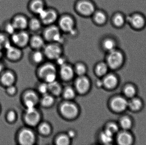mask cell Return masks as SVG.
<instances>
[{"instance_id": "46", "label": "cell", "mask_w": 146, "mask_h": 145, "mask_svg": "<svg viewBox=\"0 0 146 145\" xmlns=\"http://www.w3.org/2000/svg\"><path fill=\"white\" fill-rule=\"evenodd\" d=\"M44 79H45L47 82L48 83L55 81H56V73H53V74H51L47 76Z\"/></svg>"}, {"instance_id": "36", "label": "cell", "mask_w": 146, "mask_h": 145, "mask_svg": "<svg viewBox=\"0 0 146 145\" xmlns=\"http://www.w3.org/2000/svg\"><path fill=\"white\" fill-rule=\"evenodd\" d=\"M53 102H54V99L52 96L47 93L44 94L42 101V104L44 106H49L52 104Z\"/></svg>"}, {"instance_id": "21", "label": "cell", "mask_w": 146, "mask_h": 145, "mask_svg": "<svg viewBox=\"0 0 146 145\" xmlns=\"http://www.w3.org/2000/svg\"><path fill=\"white\" fill-rule=\"evenodd\" d=\"M111 21L114 27L117 28H122L127 22L126 17L121 12H117L112 15Z\"/></svg>"}, {"instance_id": "45", "label": "cell", "mask_w": 146, "mask_h": 145, "mask_svg": "<svg viewBox=\"0 0 146 145\" xmlns=\"http://www.w3.org/2000/svg\"><path fill=\"white\" fill-rule=\"evenodd\" d=\"M39 90L40 93L43 94H47V92L49 90L48 85L45 83H43L40 85L39 87Z\"/></svg>"}, {"instance_id": "19", "label": "cell", "mask_w": 146, "mask_h": 145, "mask_svg": "<svg viewBox=\"0 0 146 145\" xmlns=\"http://www.w3.org/2000/svg\"><path fill=\"white\" fill-rule=\"evenodd\" d=\"M61 109L63 115L69 118L75 116L78 112L76 106L70 103H64L62 106Z\"/></svg>"}, {"instance_id": "47", "label": "cell", "mask_w": 146, "mask_h": 145, "mask_svg": "<svg viewBox=\"0 0 146 145\" xmlns=\"http://www.w3.org/2000/svg\"><path fill=\"white\" fill-rule=\"evenodd\" d=\"M56 59L57 60V63H58V64L61 66L65 64L66 61H65V59L63 58H61L60 56L58 58Z\"/></svg>"}, {"instance_id": "13", "label": "cell", "mask_w": 146, "mask_h": 145, "mask_svg": "<svg viewBox=\"0 0 146 145\" xmlns=\"http://www.w3.org/2000/svg\"><path fill=\"white\" fill-rule=\"evenodd\" d=\"M91 18L93 22L98 26H104L108 22V15L106 12L102 9H97Z\"/></svg>"}, {"instance_id": "51", "label": "cell", "mask_w": 146, "mask_h": 145, "mask_svg": "<svg viewBox=\"0 0 146 145\" xmlns=\"http://www.w3.org/2000/svg\"><path fill=\"white\" fill-rule=\"evenodd\" d=\"M2 50L1 49H0V58H1L2 56L3 53H2Z\"/></svg>"}, {"instance_id": "53", "label": "cell", "mask_w": 146, "mask_h": 145, "mask_svg": "<svg viewBox=\"0 0 146 145\" xmlns=\"http://www.w3.org/2000/svg\"><path fill=\"white\" fill-rule=\"evenodd\" d=\"M0 31H1V30H0Z\"/></svg>"}, {"instance_id": "8", "label": "cell", "mask_w": 146, "mask_h": 145, "mask_svg": "<svg viewBox=\"0 0 146 145\" xmlns=\"http://www.w3.org/2000/svg\"><path fill=\"white\" fill-rule=\"evenodd\" d=\"M109 53L107 62L109 66L112 69H116L120 66L123 60L122 53L116 49Z\"/></svg>"}, {"instance_id": "1", "label": "cell", "mask_w": 146, "mask_h": 145, "mask_svg": "<svg viewBox=\"0 0 146 145\" xmlns=\"http://www.w3.org/2000/svg\"><path fill=\"white\" fill-rule=\"evenodd\" d=\"M56 24L63 34L75 36L78 33L75 19L70 14L60 15Z\"/></svg>"}, {"instance_id": "37", "label": "cell", "mask_w": 146, "mask_h": 145, "mask_svg": "<svg viewBox=\"0 0 146 145\" xmlns=\"http://www.w3.org/2000/svg\"><path fill=\"white\" fill-rule=\"evenodd\" d=\"M107 70V66L105 63L100 64L96 68V72L98 75H102L106 73Z\"/></svg>"}, {"instance_id": "34", "label": "cell", "mask_w": 146, "mask_h": 145, "mask_svg": "<svg viewBox=\"0 0 146 145\" xmlns=\"http://www.w3.org/2000/svg\"><path fill=\"white\" fill-rule=\"evenodd\" d=\"M121 127L124 129H129L132 126V121L129 117H123L120 121Z\"/></svg>"}, {"instance_id": "18", "label": "cell", "mask_w": 146, "mask_h": 145, "mask_svg": "<svg viewBox=\"0 0 146 145\" xmlns=\"http://www.w3.org/2000/svg\"><path fill=\"white\" fill-rule=\"evenodd\" d=\"M44 27L42 23L38 16L29 18L28 29L34 33H37L42 29Z\"/></svg>"}, {"instance_id": "48", "label": "cell", "mask_w": 146, "mask_h": 145, "mask_svg": "<svg viewBox=\"0 0 146 145\" xmlns=\"http://www.w3.org/2000/svg\"><path fill=\"white\" fill-rule=\"evenodd\" d=\"M4 71V66L3 64L0 62V74Z\"/></svg>"}, {"instance_id": "29", "label": "cell", "mask_w": 146, "mask_h": 145, "mask_svg": "<svg viewBox=\"0 0 146 145\" xmlns=\"http://www.w3.org/2000/svg\"><path fill=\"white\" fill-rule=\"evenodd\" d=\"M3 29V32L10 36L17 31L13 25V23L11 22V20H8L4 23Z\"/></svg>"}, {"instance_id": "30", "label": "cell", "mask_w": 146, "mask_h": 145, "mask_svg": "<svg viewBox=\"0 0 146 145\" xmlns=\"http://www.w3.org/2000/svg\"><path fill=\"white\" fill-rule=\"evenodd\" d=\"M129 108L134 111L139 110L142 106V103L140 100L137 98H133L128 102V105Z\"/></svg>"}, {"instance_id": "4", "label": "cell", "mask_w": 146, "mask_h": 145, "mask_svg": "<svg viewBox=\"0 0 146 145\" xmlns=\"http://www.w3.org/2000/svg\"><path fill=\"white\" fill-rule=\"evenodd\" d=\"M37 16L44 26H46L55 24L57 23L60 14L56 9L47 7Z\"/></svg>"}, {"instance_id": "14", "label": "cell", "mask_w": 146, "mask_h": 145, "mask_svg": "<svg viewBox=\"0 0 146 145\" xmlns=\"http://www.w3.org/2000/svg\"><path fill=\"white\" fill-rule=\"evenodd\" d=\"M39 115L34 108H27L25 115V120L28 125L34 126L39 121Z\"/></svg>"}, {"instance_id": "50", "label": "cell", "mask_w": 146, "mask_h": 145, "mask_svg": "<svg viewBox=\"0 0 146 145\" xmlns=\"http://www.w3.org/2000/svg\"><path fill=\"white\" fill-rule=\"evenodd\" d=\"M102 82H101L100 81H99L98 82V85L99 86H100H100H102Z\"/></svg>"}, {"instance_id": "43", "label": "cell", "mask_w": 146, "mask_h": 145, "mask_svg": "<svg viewBox=\"0 0 146 145\" xmlns=\"http://www.w3.org/2000/svg\"><path fill=\"white\" fill-rule=\"evenodd\" d=\"M106 130L114 135L118 131V127L115 124L110 123L108 125Z\"/></svg>"}, {"instance_id": "52", "label": "cell", "mask_w": 146, "mask_h": 145, "mask_svg": "<svg viewBox=\"0 0 146 145\" xmlns=\"http://www.w3.org/2000/svg\"><path fill=\"white\" fill-rule=\"evenodd\" d=\"M0 112H1V108H0Z\"/></svg>"}, {"instance_id": "41", "label": "cell", "mask_w": 146, "mask_h": 145, "mask_svg": "<svg viewBox=\"0 0 146 145\" xmlns=\"http://www.w3.org/2000/svg\"><path fill=\"white\" fill-rule=\"evenodd\" d=\"M64 95L66 98L69 99L72 98L75 95L74 92L72 89L68 87L65 90Z\"/></svg>"}, {"instance_id": "25", "label": "cell", "mask_w": 146, "mask_h": 145, "mask_svg": "<svg viewBox=\"0 0 146 145\" xmlns=\"http://www.w3.org/2000/svg\"><path fill=\"white\" fill-rule=\"evenodd\" d=\"M11 44L10 36L3 31H0V49L5 50Z\"/></svg>"}, {"instance_id": "3", "label": "cell", "mask_w": 146, "mask_h": 145, "mask_svg": "<svg viewBox=\"0 0 146 145\" xmlns=\"http://www.w3.org/2000/svg\"><path fill=\"white\" fill-rule=\"evenodd\" d=\"M74 9L80 16L91 18L97 8L92 0H77L75 3Z\"/></svg>"}, {"instance_id": "35", "label": "cell", "mask_w": 146, "mask_h": 145, "mask_svg": "<svg viewBox=\"0 0 146 145\" xmlns=\"http://www.w3.org/2000/svg\"><path fill=\"white\" fill-rule=\"evenodd\" d=\"M124 94L128 98H133L135 94V89L133 86L129 85L124 89Z\"/></svg>"}, {"instance_id": "23", "label": "cell", "mask_w": 146, "mask_h": 145, "mask_svg": "<svg viewBox=\"0 0 146 145\" xmlns=\"http://www.w3.org/2000/svg\"><path fill=\"white\" fill-rule=\"evenodd\" d=\"M76 84L77 90L80 93H85L89 88V81L85 77H79L76 81Z\"/></svg>"}, {"instance_id": "28", "label": "cell", "mask_w": 146, "mask_h": 145, "mask_svg": "<svg viewBox=\"0 0 146 145\" xmlns=\"http://www.w3.org/2000/svg\"><path fill=\"white\" fill-rule=\"evenodd\" d=\"M117 83V78L113 75H108L105 78L104 81V84L108 88L115 87Z\"/></svg>"}, {"instance_id": "5", "label": "cell", "mask_w": 146, "mask_h": 145, "mask_svg": "<svg viewBox=\"0 0 146 145\" xmlns=\"http://www.w3.org/2000/svg\"><path fill=\"white\" fill-rule=\"evenodd\" d=\"M31 35L27 30L16 31L10 36V40L13 45L22 49L29 45Z\"/></svg>"}, {"instance_id": "31", "label": "cell", "mask_w": 146, "mask_h": 145, "mask_svg": "<svg viewBox=\"0 0 146 145\" xmlns=\"http://www.w3.org/2000/svg\"><path fill=\"white\" fill-rule=\"evenodd\" d=\"M113 134L106 130L101 135V140L105 144H110L113 140Z\"/></svg>"}, {"instance_id": "16", "label": "cell", "mask_w": 146, "mask_h": 145, "mask_svg": "<svg viewBox=\"0 0 146 145\" xmlns=\"http://www.w3.org/2000/svg\"><path fill=\"white\" fill-rule=\"evenodd\" d=\"M15 81V74L11 71H3L0 74V82L3 86L6 87L14 85Z\"/></svg>"}, {"instance_id": "49", "label": "cell", "mask_w": 146, "mask_h": 145, "mask_svg": "<svg viewBox=\"0 0 146 145\" xmlns=\"http://www.w3.org/2000/svg\"><path fill=\"white\" fill-rule=\"evenodd\" d=\"M68 135L71 138H73L75 136V133L73 131H70L68 133Z\"/></svg>"}, {"instance_id": "42", "label": "cell", "mask_w": 146, "mask_h": 145, "mask_svg": "<svg viewBox=\"0 0 146 145\" xmlns=\"http://www.w3.org/2000/svg\"><path fill=\"white\" fill-rule=\"evenodd\" d=\"M40 132L44 135H47L50 132V127L48 124L46 123H43L42 124L40 127Z\"/></svg>"}, {"instance_id": "26", "label": "cell", "mask_w": 146, "mask_h": 145, "mask_svg": "<svg viewBox=\"0 0 146 145\" xmlns=\"http://www.w3.org/2000/svg\"><path fill=\"white\" fill-rule=\"evenodd\" d=\"M53 73H56V69L54 66L50 64H47L43 66L39 71V75L41 77L44 78Z\"/></svg>"}, {"instance_id": "10", "label": "cell", "mask_w": 146, "mask_h": 145, "mask_svg": "<svg viewBox=\"0 0 146 145\" xmlns=\"http://www.w3.org/2000/svg\"><path fill=\"white\" fill-rule=\"evenodd\" d=\"M18 140L21 145H32L35 140V136L31 130L25 129L21 130L19 133L18 135Z\"/></svg>"}, {"instance_id": "39", "label": "cell", "mask_w": 146, "mask_h": 145, "mask_svg": "<svg viewBox=\"0 0 146 145\" xmlns=\"http://www.w3.org/2000/svg\"><path fill=\"white\" fill-rule=\"evenodd\" d=\"M69 143L68 137L66 135H62L59 137L56 140V144L59 145H67Z\"/></svg>"}, {"instance_id": "7", "label": "cell", "mask_w": 146, "mask_h": 145, "mask_svg": "<svg viewBox=\"0 0 146 145\" xmlns=\"http://www.w3.org/2000/svg\"><path fill=\"white\" fill-rule=\"evenodd\" d=\"M61 45L56 43H48L43 48L44 53L49 58L56 59L61 54Z\"/></svg>"}, {"instance_id": "27", "label": "cell", "mask_w": 146, "mask_h": 145, "mask_svg": "<svg viewBox=\"0 0 146 145\" xmlns=\"http://www.w3.org/2000/svg\"><path fill=\"white\" fill-rule=\"evenodd\" d=\"M61 75L64 79L68 80L72 78L73 75V71L69 66L65 64L61 66L60 70Z\"/></svg>"}, {"instance_id": "12", "label": "cell", "mask_w": 146, "mask_h": 145, "mask_svg": "<svg viewBox=\"0 0 146 145\" xmlns=\"http://www.w3.org/2000/svg\"><path fill=\"white\" fill-rule=\"evenodd\" d=\"M4 51L7 58L13 62L20 60L22 56L21 49L13 44L8 47Z\"/></svg>"}, {"instance_id": "15", "label": "cell", "mask_w": 146, "mask_h": 145, "mask_svg": "<svg viewBox=\"0 0 146 145\" xmlns=\"http://www.w3.org/2000/svg\"><path fill=\"white\" fill-rule=\"evenodd\" d=\"M46 41L42 34L34 33L31 35L29 45L35 50H40L43 49L46 44Z\"/></svg>"}, {"instance_id": "33", "label": "cell", "mask_w": 146, "mask_h": 145, "mask_svg": "<svg viewBox=\"0 0 146 145\" xmlns=\"http://www.w3.org/2000/svg\"><path fill=\"white\" fill-rule=\"evenodd\" d=\"M6 120L9 123H13L17 119V115L14 110H10L7 112L6 117Z\"/></svg>"}, {"instance_id": "11", "label": "cell", "mask_w": 146, "mask_h": 145, "mask_svg": "<svg viewBox=\"0 0 146 145\" xmlns=\"http://www.w3.org/2000/svg\"><path fill=\"white\" fill-rule=\"evenodd\" d=\"M46 5L44 0H30L27 8L30 12L38 16L47 7Z\"/></svg>"}, {"instance_id": "38", "label": "cell", "mask_w": 146, "mask_h": 145, "mask_svg": "<svg viewBox=\"0 0 146 145\" xmlns=\"http://www.w3.org/2000/svg\"><path fill=\"white\" fill-rule=\"evenodd\" d=\"M33 58L35 62L39 63L42 61L43 58V53L40 50H36L33 54Z\"/></svg>"}, {"instance_id": "24", "label": "cell", "mask_w": 146, "mask_h": 145, "mask_svg": "<svg viewBox=\"0 0 146 145\" xmlns=\"http://www.w3.org/2000/svg\"><path fill=\"white\" fill-rule=\"evenodd\" d=\"M117 142L121 145H129L132 143V136L127 132H122L117 136Z\"/></svg>"}, {"instance_id": "20", "label": "cell", "mask_w": 146, "mask_h": 145, "mask_svg": "<svg viewBox=\"0 0 146 145\" xmlns=\"http://www.w3.org/2000/svg\"><path fill=\"white\" fill-rule=\"evenodd\" d=\"M23 99L27 108H34L37 102L38 97L34 92L29 91L24 94Z\"/></svg>"}, {"instance_id": "22", "label": "cell", "mask_w": 146, "mask_h": 145, "mask_svg": "<svg viewBox=\"0 0 146 145\" xmlns=\"http://www.w3.org/2000/svg\"><path fill=\"white\" fill-rule=\"evenodd\" d=\"M101 45L104 50L110 52L116 49L117 43L113 37L107 36L102 39Z\"/></svg>"}, {"instance_id": "32", "label": "cell", "mask_w": 146, "mask_h": 145, "mask_svg": "<svg viewBox=\"0 0 146 145\" xmlns=\"http://www.w3.org/2000/svg\"><path fill=\"white\" fill-rule=\"evenodd\" d=\"M49 90H50L53 94H59L61 91L60 86V84L57 82L55 81L48 83Z\"/></svg>"}, {"instance_id": "40", "label": "cell", "mask_w": 146, "mask_h": 145, "mask_svg": "<svg viewBox=\"0 0 146 145\" xmlns=\"http://www.w3.org/2000/svg\"><path fill=\"white\" fill-rule=\"evenodd\" d=\"M6 92L7 94L9 96H13L17 93V88L14 85L6 87Z\"/></svg>"}, {"instance_id": "6", "label": "cell", "mask_w": 146, "mask_h": 145, "mask_svg": "<svg viewBox=\"0 0 146 145\" xmlns=\"http://www.w3.org/2000/svg\"><path fill=\"white\" fill-rule=\"evenodd\" d=\"M126 20L127 22L134 30H141L145 27L146 18L140 13H133L126 17Z\"/></svg>"}, {"instance_id": "2", "label": "cell", "mask_w": 146, "mask_h": 145, "mask_svg": "<svg viewBox=\"0 0 146 145\" xmlns=\"http://www.w3.org/2000/svg\"><path fill=\"white\" fill-rule=\"evenodd\" d=\"M42 35L46 42L56 43L62 45L65 42L63 33L56 24L44 26Z\"/></svg>"}, {"instance_id": "9", "label": "cell", "mask_w": 146, "mask_h": 145, "mask_svg": "<svg viewBox=\"0 0 146 145\" xmlns=\"http://www.w3.org/2000/svg\"><path fill=\"white\" fill-rule=\"evenodd\" d=\"M29 18L24 14H15L10 20L16 30H25L28 29Z\"/></svg>"}, {"instance_id": "44", "label": "cell", "mask_w": 146, "mask_h": 145, "mask_svg": "<svg viewBox=\"0 0 146 145\" xmlns=\"http://www.w3.org/2000/svg\"><path fill=\"white\" fill-rule=\"evenodd\" d=\"M76 71L78 75L82 76L86 72V68L83 65H78L76 68Z\"/></svg>"}, {"instance_id": "17", "label": "cell", "mask_w": 146, "mask_h": 145, "mask_svg": "<svg viewBox=\"0 0 146 145\" xmlns=\"http://www.w3.org/2000/svg\"><path fill=\"white\" fill-rule=\"evenodd\" d=\"M128 105V102L123 97H116L111 102L112 109L116 112H122L125 110Z\"/></svg>"}]
</instances>
